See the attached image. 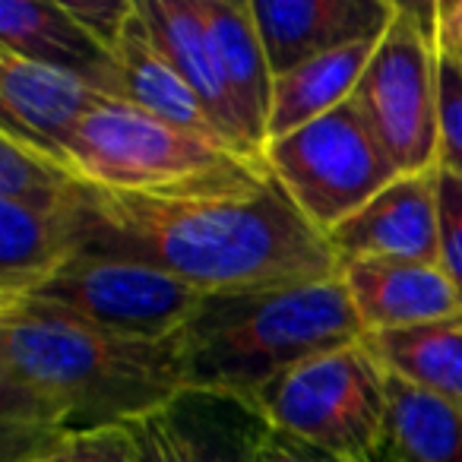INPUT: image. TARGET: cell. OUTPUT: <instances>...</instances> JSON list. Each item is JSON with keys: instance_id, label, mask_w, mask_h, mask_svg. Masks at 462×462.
Listing matches in <instances>:
<instances>
[{"instance_id": "obj_1", "label": "cell", "mask_w": 462, "mask_h": 462, "mask_svg": "<svg viewBox=\"0 0 462 462\" xmlns=\"http://www.w3.org/2000/svg\"><path fill=\"white\" fill-rule=\"evenodd\" d=\"M86 209V251L140 260L203 295L339 276L327 235L291 203L263 155L155 190L89 187Z\"/></svg>"}, {"instance_id": "obj_16", "label": "cell", "mask_w": 462, "mask_h": 462, "mask_svg": "<svg viewBox=\"0 0 462 462\" xmlns=\"http://www.w3.org/2000/svg\"><path fill=\"white\" fill-rule=\"evenodd\" d=\"M0 48L54 70L77 73L108 98L115 58L73 20L64 0H4Z\"/></svg>"}, {"instance_id": "obj_25", "label": "cell", "mask_w": 462, "mask_h": 462, "mask_svg": "<svg viewBox=\"0 0 462 462\" xmlns=\"http://www.w3.org/2000/svg\"><path fill=\"white\" fill-rule=\"evenodd\" d=\"M437 228H440V254L437 263L449 276L462 298V178L440 171V203H437Z\"/></svg>"}, {"instance_id": "obj_4", "label": "cell", "mask_w": 462, "mask_h": 462, "mask_svg": "<svg viewBox=\"0 0 462 462\" xmlns=\"http://www.w3.org/2000/svg\"><path fill=\"white\" fill-rule=\"evenodd\" d=\"M247 409L333 462H383L386 371L365 342L320 352L273 377Z\"/></svg>"}, {"instance_id": "obj_21", "label": "cell", "mask_w": 462, "mask_h": 462, "mask_svg": "<svg viewBox=\"0 0 462 462\" xmlns=\"http://www.w3.org/2000/svg\"><path fill=\"white\" fill-rule=\"evenodd\" d=\"M386 459L462 462V409L386 374Z\"/></svg>"}, {"instance_id": "obj_20", "label": "cell", "mask_w": 462, "mask_h": 462, "mask_svg": "<svg viewBox=\"0 0 462 462\" xmlns=\"http://www.w3.org/2000/svg\"><path fill=\"white\" fill-rule=\"evenodd\" d=\"M180 462H254L266 424L238 399L180 393L165 409Z\"/></svg>"}, {"instance_id": "obj_5", "label": "cell", "mask_w": 462, "mask_h": 462, "mask_svg": "<svg viewBox=\"0 0 462 462\" xmlns=\"http://www.w3.org/2000/svg\"><path fill=\"white\" fill-rule=\"evenodd\" d=\"M58 155L83 184L98 190H155L260 159L178 130L115 98H102L67 134Z\"/></svg>"}, {"instance_id": "obj_13", "label": "cell", "mask_w": 462, "mask_h": 462, "mask_svg": "<svg viewBox=\"0 0 462 462\" xmlns=\"http://www.w3.org/2000/svg\"><path fill=\"white\" fill-rule=\"evenodd\" d=\"M83 77L0 48V130L58 155L73 127L102 102ZM60 159V155H58Z\"/></svg>"}, {"instance_id": "obj_6", "label": "cell", "mask_w": 462, "mask_h": 462, "mask_svg": "<svg viewBox=\"0 0 462 462\" xmlns=\"http://www.w3.org/2000/svg\"><path fill=\"white\" fill-rule=\"evenodd\" d=\"M352 102L399 174L437 168V0L399 4Z\"/></svg>"}, {"instance_id": "obj_15", "label": "cell", "mask_w": 462, "mask_h": 462, "mask_svg": "<svg viewBox=\"0 0 462 462\" xmlns=\"http://www.w3.org/2000/svg\"><path fill=\"white\" fill-rule=\"evenodd\" d=\"M111 58H115V73H111L108 98L134 105V108L146 111V115L159 117V121L171 124L178 130H187L193 136H203V140L235 149L222 136V130L216 127V121L203 108V102L193 96L190 86L162 58L146 23H143L140 7H134Z\"/></svg>"}, {"instance_id": "obj_8", "label": "cell", "mask_w": 462, "mask_h": 462, "mask_svg": "<svg viewBox=\"0 0 462 462\" xmlns=\"http://www.w3.org/2000/svg\"><path fill=\"white\" fill-rule=\"evenodd\" d=\"M26 298L127 339L159 342L174 339L206 295L140 260L79 251Z\"/></svg>"}, {"instance_id": "obj_22", "label": "cell", "mask_w": 462, "mask_h": 462, "mask_svg": "<svg viewBox=\"0 0 462 462\" xmlns=\"http://www.w3.org/2000/svg\"><path fill=\"white\" fill-rule=\"evenodd\" d=\"M86 184L54 152L0 130V199L14 203H67Z\"/></svg>"}, {"instance_id": "obj_12", "label": "cell", "mask_w": 462, "mask_h": 462, "mask_svg": "<svg viewBox=\"0 0 462 462\" xmlns=\"http://www.w3.org/2000/svg\"><path fill=\"white\" fill-rule=\"evenodd\" d=\"M89 184L67 203H14L0 199V304L35 291L60 263L86 251Z\"/></svg>"}, {"instance_id": "obj_19", "label": "cell", "mask_w": 462, "mask_h": 462, "mask_svg": "<svg viewBox=\"0 0 462 462\" xmlns=\"http://www.w3.org/2000/svg\"><path fill=\"white\" fill-rule=\"evenodd\" d=\"M386 374L462 409V314L396 333L361 336Z\"/></svg>"}, {"instance_id": "obj_3", "label": "cell", "mask_w": 462, "mask_h": 462, "mask_svg": "<svg viewBox=\"0 0 462 462\" xmlns=\"http://www.w3.org/2000/svg\"><path fill=\"white\" fill-rule=\"evenodd\" d=\"M365 329L342 279L289 289L206 295L174 336L184 393L251 402L273 377L320 352L361 342Z\"/></svg>"}, {"instance_id": "obj_28", "label": "cell", "mask_w": 462, "mask_h": 462, "mask_svg": "<svg viewBox=\"0 0 462 462\" xmlns=\"http://www.w3.org/2000/svg\"><path fill=\"white\" fill-rule=\"evenodd\" d=\"M254 462H333V459L314 453V449H308L304 443L291 440V437L279 434V430L266 428L263 437H260V443H257V456H254Z\"/></svg>"}, {"instance_id": "obj_9", "label": "cell", "mask_w": 462, "mask_h": 462, "mask_svg": "<svg viewBox=\"0 0 462 462\" xmlns=\"http://www.w3.org/2000/svg\"><path fill=\"white\" fill-rule=\"evenodd\" d=\"M437 203H440V168L399 174L352 218L336 225L327 241L339 263L348 260L437 263L440 254Z\"/></svg>"}, {"instance_id": "obj_26", "label": "cell", "mask_w": 462, "mask_h": 462, "mask_svg": "<svg viewBox=\"0 0 462 462\" xmlns=\"http://www.w3.org/2000/svg\"><path fill=\"white\" fill-rule=\"evenodd\" d=\"M64 7L73 14V20L108 51H115L136 0H64Z\"/></svg>"}, {"instance_id": "obj_7", "label": "cell", "mask_w": 462, "mask_h": 462, "mask_svg": "<svg viewBox=\"0 0 462 462\" xmlns=\"http://www.w3.org/2000/svg\"><path fill=\"white\" fill-rule=\"evenodd\" d=\"M263 159L291 203L323 235L352 218L399 178L355 102L270 140Z\"/></svg>"}, {"instance_id": "obj_10", "label": "cell", "mask_w": 462, "mask_h": 462, "mask_svg": "<svg viewBox=\"0 0 462 462\" xmlns=\"http://www.w3.org/2000/svg\"><path fill=\"white\" fill-rule=\"evenodd\" d=\"M396 10L399 0H254L273 77L352 42L377 39Z\"/></svg>"}, {"instance_id": "obj_30", "label": "cell", "mask_w": 462, "mask_h": 462, "mask_svg": "<svg viewBox=\"0 0 462 462\" xmlns=\"http://www.w3.org/2000/svg\"><path fill=\"white\" fill-rule=\"evenodd\" d=\"M383 462H390V459H386V456H383Z\"/></svg>"}, {"instance_id": "obj_27", "label": "cell", "mask_w": 462, "mask_h": 462, "mask_svg": "<svg viewBox=\"0 0 462 462\" xmlns=\"http://www.w3.org/2000/svg\"><path fill=\"white\" fill-rule=\"evenodd\" d=\"M134 430L143 449V462H180L171 428H168V421H165V411H155V415L136 421Z\"/></svg>"}, {"instance_id": "obj_2", "label": "cell", "mask_w": 462, "mask_h": 462, "mask_svg": "<svg viewBox=\"0 0 462 462\" xmlns=\"http://www.w3.org/2000/svg\"><path fill=\"white\" fill-rule=\"evenodd\" d=\"M184 393L174 339H127L48 304H0L4 462L73 430L136 424Z\"/></svg>"}, {"instance_id": "obj_18", "label": "cell", "mask_w": 462, "mask_h": 462, "mask_svg": "<svg viewBox=\"0 0 462 462\" xmlns=\"http://www.w3.org/2000/svg\"><path fill=\"white\" fill-rule=\"evenodd\" d=\"M377 42L380 35L352 42V45L336 48L314 60H304L285 77H276L270 121H266V143L352 102L374 51H377Z\"/></svg>"}, {"instance_id": "obj_17", "label": "cell", "mask_w": 462, "mask_h": 462, "mask_svg": "<svg viewBox=\"0 0 462 462\" xmlns=\"http://www.w3.org/2000/svg\"><path fill=\"white\" fill-rule=\"evenodd\" d=\"M216 42L218 70L235 105V115L247 143L257 152L266 146V121L273 108V77L263 39H260L254 0H203Z\"/></svg>"}, {"instance_id": "obj_14", "label": "cell", "mask_w": 462, "mask_h": 462, "mask_svg": "<svg viewBox=\"0 0 462 462\" xmlns=\"http://www.w3.org/2000/svg\"><path fill=\"white\" fill-rule=\"evenodd\" d=\"M136 7H140V16L162 58L178 70V77L203 102L225 140L245 155H263L247 143L228 89H225L203 0H136Z\"/></svg>"}, {"instance_id": "obj_11", "label": "cell", "mask_w": 462, "mask_h": 462, "mask_svg": "<svg viewBox=\"0 0 462 462\" xmlns=\"http://www.w3.org/2000/svg\"><path fill=\"white\" fill-rule=\"evenodd\" d=\"M365 336L396 333L462 314V298L440 263L409 260H348L339 263Z\"/></svg>"}, {"instance_id": "obj_29", "label": "cell", "mask_w": 462, "mask_h": 462, "mask_svg": "<svg viewBox=\"0 0 462 462\" xmlns=\"http://www.w3.org/2000/svg\"><path fill=\"white\" fill-rule=\"evenodd\" d=\"M437 16L462 39V0H437Z\"/></svg>"}, {"instance_id": "obj_23", "label": "cell", "mask_w": 462, "mask_h": 462, "mask_svg": "<svg viewBox=\"0 0 462 462\" xmlns=\"http://www.w3.org/2000/svg\"><path fill=\"white\" fill-rule=\"evenodd\" d=\"M437 168L462 178V39L437 16Z\"/></svg>"}, {"instance_id": "obj_24", "label": "cell", "mask_w": 462, "mask_h": 462, "mask_svg": "<svg viewBox=\"0 0 462 462\" xmlns=\"http://www.w3.org/2000/svg\"><path fill=\"white\" fill-rule=\"evenodd\" d=\"M26 462H143V449L134 424H108L58 437Z\"/></svg>"}]
</instances>
